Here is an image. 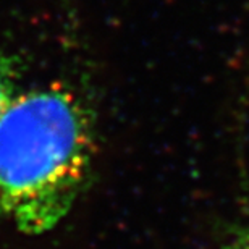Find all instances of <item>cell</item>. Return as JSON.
Returning a JSON list of instances; mask_svg holds the SVG:
<instances>
[{"label":"cell","instance_id":"3","mask_svg":"<svg viewBox=\"0 0 249 249\" xmlns=\"http://www.w3.org/2000/svg\"><path fill=\"white\" fill-rule=\"evenodd\" d=\"M230 249H249V228L240 231L231 241Z\"/></svg>","mask_w":249,"mask_h":249},{"label":"cell","instance_id":"2","mask_svg":"<svg viewBox=\"0 0 249 249\" xmlns=\"http://www.w3.org/2000/svg\"><path fill=\"white\" fill-rule=\"evenodd\" d=\"M19 65L15 55L0 47V117L18 94Z\"/></svg>","mask_w":249,"mask_h":249},{"label":"cell","instance_id":"1","mask_svg":"<svg viewBox=\"0 0 249 249\" xmlns=\"http://www.w3.org/2000/svg\"><path fill=\"white\" fill-rule=\"evenodd\" d=\"M96 154L94 117L68 86L18 92L0 117V215L24 235L63 222L86 189Z\"/></svg>","mask_w":249,"mask_h":249}]
</instances>
